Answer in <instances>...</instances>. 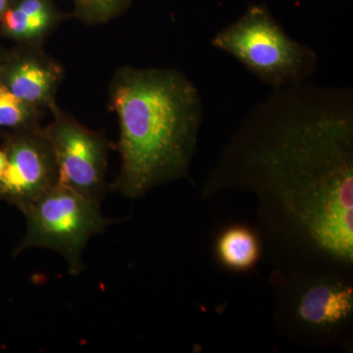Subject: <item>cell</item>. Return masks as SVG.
Segmentation results:
<instances>
[{
  "mask_svg": "<svg viewBox=\"0 0 353 353\" xmlns=\"http://www.w3.org/2000/svg\"><path fill=\"white\" fill-rule=\"evenodd\" d=\"M259 201L262 234L287 270L353 266V90L275 88L250 111L204 182Z\"/></svg>",
  "mask_w": 353,
  "mask_h": 353,
  "instance_id": "6da1fadb",
  "label": "cell"
},
{
  "mask_svg": "<svg viewBox=\"0 0 353 353\" xmlns=\"http://www.w3.org/2000/svg\"><path fill=\"white\" fill-rule=\"evenodd\" d=\"M122 165L115 189L129 199L189 176L202 119L199 88L172 68L123 67L110 85Z\"/></svg>",
  "mask_w": 353,
  "mask_h": 353,
  "instance_id": "7a4b0ae2",
  "label": "cell"
},
{
  "mask_svg": "<svg viewBox=\"0 0 353 353\" xmlns=\"http://www.w3.org/2000/svg\"><path fill=\"white\" fill-rule=\"evenodd\" d=\"M211 46L236 58L274 90L308 82L317 71L316 51L292 39L264 4L248 7L216 32Z\"/></svg>",
  "mask_w": 353,
  "mask_h": 353,
  "instance_id": "3957f363",
  "label": "cell"
},
{
  "mask_svg": "<svg viewBox=\"0 0 353 353\" xmlns=\"http://www.w3.org/2000/svg\"><path fill=\"white\" fill-rule=\"evenodd\" d=\"M99 203L57 183L20 209L27 231L14 255L32 248H50L67 260L71 274L80 273L88 241L113 223L102 216Z\"/></svg>",
  "mask_w": 353,
  "mask_h": 353,
  "instance_id": "277c9868",
  "label": "cell"
},
{
  "mask_svg": "<svg viewBox=\"0 0 353 353\" xmlns=\"http://www.w3.org/2000/svg\"><path fill=\"white\" fill-rule=\"evenodd\" d=\"M50 111L53 120L44 132L54 153L58 183L101 202L108 192L105 176L110 143L57 105Z\"/></svg>",
  "mask_w": 353,
  "mask_h": 353,
  "instance_id": "5b68a950",
  "label": "cell"
},
{
  "mask_svg": "<svg viewBox=\"0 0 353 353\" xmlns=\"http://www.w3.org/2000/svg\"><path fill=\"white\" fill-rule=\"evenodd\" d=\"M292 290L288 312L305 334H333L345 326L353 313V289L345 273L332 270H285Z\"/></svg>",
  "mask_w": 353,
  "mask_h": 353,
  "instance_id": "8992f818",
  "label": "cell"
},
{
  "mask_svg": "<svg viewBox=\"0 0 353 353\" xmlns=\"http://www.w3.org/2000/svg\"><path fill=\"white\" fill-rule=\"evenodd\" d=\"M6 171L0 179V201L18 209L38 199L58 183L54 153L41 127L15 132L6 150Z\"/></svg>",
  "mask_w": 353,
  "mask_h": 353,
  "instance_id": "52a82bcc",
  "label": "cell"
},
{
  "mask_svg": "<svg viewBox=\"0 0 353 353\" xmlns=\"http://www.w3.org/2000/svg\"><path fill=\"white\" fill-rule=\"evenodd\" d=\"M28 46L8 64L0 82L21 101L43 110H52L57 106L55 95L63 72L39 48V43Z\"/></svg>",
  "mask_w": 353,
  "mask_h": 353,
  "instance_id": "ba28073f",
  "label": "cell"
},
{
  "mask_svg": "<svg viewBox=\"0 0 353 353\" xmlns=\"http://www.w3.org/2000/svg\"><path fill=\"white\" fill-rule=\"evenodd\" d=\"M63 19L53 0H14L0 16V27L17 41L39 43Z\"/></svg>",
  "mask_w": 353,
  "mask_h": 353,
  "instance_id": "9c48e42d",
  "label": "cell"
},
{
  "mask_svg": "<svg viewBox=\"0 0 353 353\" xmlns=\"http://www.w3.org/2000/svg\"><path fill=\"white\" fill-rule=\"evenodd\" d=\"M221 263L234 271H246L259 262L261 243L256 233L245 225H234L221 233L216 241Z\"/></svg>",
  "mask_w": 353,
  "mask_h": 353,
  "instance_id": "30bf717a",
  "label": "cell"
},
{
  "mask_svg": "<svg viewBox=\"0 0 353 353\" xmlns=\"http://www.w3.org/2000/svg\"><path fill=\"white\" fill-rule=\"evenodd\" d=\"M43 110L21 101L0 82V129L17 132L39 127Z\"/></svg>",
  "mask_w": 353,
  "mask_h": 353,
  "instance_id": "8fae6325",
  "label": "cell"
},
{
  "mask_svg": "<svg viewBox=\"0 0 353 353\" xmlns=\"http://www.w3.org/2000/svg\"><path fill=\"white\" fill-rule=\"evenodd\" d=\"M74 14L83 23L99 25L119 17L126 12L134 0H70Z\"/></svg>",
  "mask_w": 353,
  "mask_h": 353,
  "instance_id": "7c38bea8",
  "label": "cell"
},
{
  "mask_svg": "<svg viewBox=\"0 0 353 353\" xmlns=\"http://www.w3.org/2000/svg\"><path fill=\"white\" fill-rule=\"evenodd\" d=\"M7 163L6 152L3 150H0V179L3 175L4 171H6Z\"/></svg>",
  "mask_w": 353,
  "mask_h": 353,
  "instance_id": "4fadbf2b",
  "label": "cell"
}]
</instances>
